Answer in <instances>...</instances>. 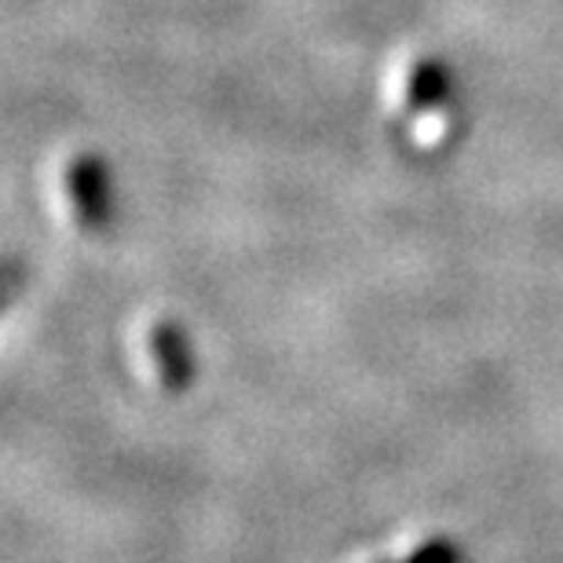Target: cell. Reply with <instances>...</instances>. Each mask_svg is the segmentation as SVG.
<instances>
[{"label": "cell", "mask_w": 563, "mask_h": 563, "mask_svg": "<svg viewBox=\"0 0 563 563\" xmlns=\"http://www.w3.org/2000/svg\"><path fill=\"white\" fill-rule=\"evenodd\" d=\"M136 358L143 380H151L157 391L173 396L184 391L195 377V355L184 325L173 319H146L136 330Z\"/></svg>", "instance_id": "6da1fadb"}, {"label": "cell", "mask_w": 563, "mask_h": 563, "mask_svg": "<svg viewBox=\"0 0 563 563\" xmlns=\"http://www.w3.org/2000/svg\"><path fill=\"white\" fill-rule=\"evenodd\" d=\"M63 195L70 201L74 220L85 231L103 228L110 217V176L107 162L99 154H77L70 165L63 168Z\"/></svg>", "instance_id": "7a4b0ae2"}, {"label": "cell", "mask_w": 563, "mask_h": 563, "mask_svg": "<svg viewBox=\"0 0 563 563\" xmlns=\"http://www.w3.org/2000/svg\"><path fill=\"white\" fill-rule=\"evenodd\" d=\"M454 99V74L443 59H418L407 74V110L410 118H432Z\"/></svg>", "instance_id": "3957f363"}, {"label": "cell", "mask_w": 563, "mask_h": 563, "mask_svg": "<svg viewBox=\"0 0 563 563\" xmlns=\"http://www.w3.org/2000/svg\"><path fill=\"white\" fill-rule=\"evenodd\" d=\"M402 563H461L457 560V549L446 542V538H428V542L413 545L410 556Z\"/></svg>", "instance_id": "277c9868"}]
</instances>
